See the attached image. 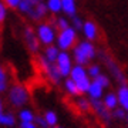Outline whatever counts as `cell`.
<instances>
[{"instance_id": "1", "label": "cell", "mask_w": 128, "mask_h": 128, "mask_svg": "<svg viewBox=\"0 0 128 128\" xmlns=\"http://www.w3.org/2000/svg\"><path fill=\"white\" fill-rule=\"evenodd\" d=\"M97 56V50L91 41H80L77 46L73 48V58L76 64L78 66H86L90 63V60H92Z\"/></svg>"}, {"instance_id": "2", "label": "cell", "mask_w": 128, "mask_h": 128, "mask_svg": "<svg viewBox=\"0 0 128 128\" xmlns=\"http://www.w3.org/2000/svg\"><path fill=\"white\" fill-rule=\"evenodd\" d=\"M37 61H38V67H40L41 71L44 73V76H46L53 84H60V81H61V74H60V71H58L57 64L50 63L44 56H40V57L37 58Z\"/></svg>"}, {"instance_id": "3", "label": "cell", "mask_w": 128, "mask_h": 128, "mask_svg": "<svg viewBox=\"0 0 128 128\" xmlns=\"http://www.w3.org/2000/svg\"><path fill=\"white\" fill-rule=\"evenodd\" d=\"M98 56H100L101 61L107 66V68H108V71H110V74L112 76V77L117 80V81L120 82V86H124V84H127V80H125V76H124L122 70L120 68V66L117 63H115L114 60L111 58L110 56L107 54L105 51H98Z\"/></svg>"}, {"instance_id": "4", "label": "cell", "mask_w": 128, "mask_h": 128, "mask_svg": "<svg viewBox=\"0 0 128 128\" xmlns=\"http://www.w3.org/2000/svg\"><path fill=\"white\" fill-rule=\"evenodd\" d=\"M77 40V30H74L73 27H68L58 33L57 36V47L61 51H67L70 48H74Z\"/></svg>"}, {"instance_id": "5", "label": "cell", "mask_w": 128, "mask_h": 128, "mask_svg": "<svg viewBox=\"0 0 128 128\" xmlns=\"http://www.w3.org/2000/svg\"><path fill=\"white\" fill-rule=\"evenodd\" d=\"M9 100L14 107H23L28 101V92L26 87L22 84H13L9 91Z\"/></svg>"}, {"instance_id": "6", "label": "cell", "mask_w": 128, "mask_h": 128, "mask_svg": "<svg viewBox=\"0 0 128 128\" xmlns=\"http://www.w3.org/2000/svg\"><path fill=\"white\" fill-rule=\"evenodd\" d=\"M37 37H38L40 43L46 44V46H53V41L57 40L56 27L50 23H41L37 27Z\"/></svg>"}, {"instance_id": "7", "label": "cell", "mask_w": 128, "mask_h": 128, "mask_svg": "<svg viewBox=\"0 0 128 128\" xmlns=\"http://www.w3.org/2000/svg\"><path fill=\"white\" fill-rule=\"evenodd\" d=\"M57 67H58V71L61 74V77H70L71 74V70H73V58L70 57V54L67 51H60V56L57 61Z\"/></svg>"}, {"instance_id": "8", "label": "cell", "mask_w": 128, "mask_h": 128, "mask_svg": "<svg viewBox=\"0 0 128 128\" xmlns=\"http://www.w3.org/2000/svg\"><path fill=\"white\" fill-rule=\"evenodd\" d=\"M91 101V110L98 115V118L105 124H110L112 121V114L111 111L105 107L102 100H90Z\"/></svg>"}, {"instance_id": "9", "label": "cell", "mask_w": 128, "mask_h": 128, "mask_svg": "<svg viewBox=\"0 0 128 128\" xmlns=\"http://www.w3.org/2000/svg\"><path fill=\"white\" fill-rule=\"evenodd\" d=\"M24 41H26V46L32 53H37L38 47H40V40L37 34L34 33L32 27H26L24 28Z\"/></svg>"}, {"instance_id": "10", "label": "cell", "mask_w": 128, "mask_h": 128, "mask_svg": "<svg viewBox=\"0 0 128 128\" xmlns=\"http://www.w3.org/2000/svg\"><path fill=\"white\" fill-rule=\"evenodd\" d=\"M47 12H48L47 4L44 3V2H41V3H38V4H37L36 7L32 10V12H30L28 17L32 18V20H34V22H38V20H41V18L46 16Z\"/></svg>"}, {"instance_id": "11", "label": "cell", "mask_w": 128, "mask_h": 128, "mask_svg": "<svg viewBox=\"0 0 128 128\" xmlns=\"http://www.w3.org/2000/svg\"><path fill=\"white\" fill-rule=\"evenodd\" d=\"M70 78H71L74 82H78V81H82V80L90 78V77H88V73H87V70L84 68V66H78V64H76V66L73 67V70H71Z\"/></svg>"}, {"instance_id": "12", "label": "cell", "mask_w": 128, "mask_h": 128, "mask_svg": "<svg viewBox=\"0 0 128 128\" xmlns=\"http://www.w3.org/2000/svg\"><path fill=\"white\" fill-rule=\"evenodd\" d=\"M82 33L88 41H92L97 38V34H98V28L92 22H84V26H82Z\"/></svg>"}, {"instance_id": "13", "label": "cell", "mask_w": 128, "mask_h": 128, "mask_svg": "<svg viewBox=\"0 0 128 128\" xmlns=\"http://www.w3.org/2000/svg\"><path fill=\"white\" fill-rule=\"evenodd\" d=\"M87 94H88V97H90V100H102V96H104V88L101 87L98 82H96L94 80H92Z\"/></svg>"}, {"instance_id": "14", "label": "cell", "mask_w": 128, "mask_h": 128, "mask_svg": "<svg viewBox=\"0 0 128 128\" xmlns=\"http://www.w3.org/2000/svg\"><path fill=\"white\" fill-rule=\"evenodd\" d=\"M117 97H118L120 107L128 112V86L127 84L120 86L118 91H117Z\"/></svg>"}, {"instance_id": "15", "label": "cell", "mask_w": 128, "mask_h": 128, "mask_svg": "<svg viewBox=\"0 0 128 128\" xmlns=\"http://www.w3.org/2000/svg\"><path fill=\"white\" fill-rule=\"evenodd\" d=\"M102 101H104L105 107L108 108L110 111H114L115 108H118V97H117V94H114V92H108V94H105L104 98H102Z\"/></svg>"}, {"instance_id": "16", "label": "cell", "mask_w": 128, "mask_h": 128, "mask_svg": "<svg viewBox=\"0 0 128 128\" xmlns=\"http://www.w3.org/2000/svg\"><path fill=\"white\" fill-rule=\"evenodd\" d=\"M61 3H63L64 14H67L70 17L76 16V12H77V3H76V0H61Z\"/></svg>"}, {"instance_id": "17", "label": "cell", "mask_w": 128, "mask_h": 128, "mask_svg": "<svg viewBox=\"0 0 128 128\" xmlns=\"http://www.w3.org/2000/svg\"><path fill=\"white\" fill-rule=\"evenodd\" d=\"M60 56V48L56 46H47L44 50V57H46L50 63H56Z\"/></svg>"}, {"instance_id": "18", "label": "cell", "mask_w": 128, "mask_h": 128, "mask_svg": "<svg viewBox=\"0 0 128 128\" xmlns=\"http://www.w3.org/2000/svg\"><path fill=\"white\" fill-rule=\"evenodd\" d=\"M47 9L48 12L53 14H57L60 12H63V3H61V0H47Z\"/></svg>"}, {"instance_id": "19", "label": "cell", "mask_w": 128, "mask_h": 128, "mask_svg": "<svg viewBox=\"0 0 128 128\" xmlns=\"http://www.w3.org/2000/svg\"><path fill=\"white\" fill-rule=\"evenodd\" d=\"M77 108L81 112H88V111L91 110V101H90V98L78 97L77 98Z\"/></svg>"}, {"instance_id": "20", "label": "cell", "mask_w": 128, "mask_h": 128, "mask_svg": "<svg viewBox=\"0 0 128 128\" xmlns=\"http://www.w3.org/2000/svg\"><path fill=\"white\" fill-rule=\"evenodd\" d=\"M64 87H66V91L68 92L70 96H80V91H78V87L77 84L71 80V78H67L66 82H64Z\"/></svg>"}, {"instance_id": "21", "label": "cell", "mask_w": 128, "mask_h": 128, "mask_svg": "<svg viewBox=\"0 0 128 128\" xmlns=\"http://www.w3.org/2000/svg\"><path fill=\"white\" fill-rule=\"evenodd\" d=\"M53 26L56 27V30H60V32H63V30H66V28L71 27V26H70V22L66 17H57Z\"/></svg>"}, {"instance_id": "22", "label": "cell", "mask_w": 128, "mask_h": 128, "mask_svg": "<svg viewBox=\"0 0 128 128\" xmlns=\"http://www.w3.org/2000/svg\"><path fill=\"white\" fill-rule=\"evenodd\" d=\"M18 117H20V120H22V122H33L34 118H36L30 110H22L20 114H18Z\"/></svg>"}, {"instance_id": "23", "label": "cell", "mask_w": 128, "mask_h": 128, "mask_svg": "<svg viewBox=\"0 0 128 128\" xmlns=\"http://www.w3.org/2000/svg\"><path fill=\"white\" fill-rule=\"evenodd\" d=\"M87 73H88V77L90 78L96 80V78L101 74V67L98 66V64H91V66L87 68Z\"/></svg>"}, {"instance_id": "24", "label": "cell", "mask_w": 128, "mask_h": 128, "mask_svg": "<svg viewBox=\"0 0 128 128\" xmlns=\"http://www.w3.org/2000/svg\"><path fill=\"white\" fill-rule=\"evenodd\" d=\"M43 117L46 118L48 127H56V125H57V114H56L54 111H47Z\"/></svg>"}, {"instance_id": "25", "label": "cell", "mask_w": 128, "mask_h": 128, "mask_svg": "<svg viewBox=\"0 0 128 128\" xmlns=\"http://www.w3.org/2000/svg\"><path fill=\"white\" fill-rule=\"evenodd\" d=\"M0 124L12 127V125H14V117L12 114H3V112H0Z\"/></svg>"}, {"instance_id": "26", "label": "cell", "mask_w": 128, "mask_h": 128, "mask_svg": "<svg viewBox=\"0 0 128 128\" xmlns=\"http://www.w3.org/2000/svg\"><path fill=\"white\" fill-rule=\"evenodd\" d=\"M111 114H112V118L118 120V121H122V120H127V111L122 110L121 107H118V108H115L114 111H111Z\"/></svg>"}, {"instance_id": "27", "label": "cell", "mask_w": 128, "mask_h": 128, "mask_svg": "<svg viewBox=\"0 0 128 128\" xmlns=\"http://www.w3.org/2000/svg\"><path fill=\"white\" fill-rule=\"evenodd\" d=\"M6 87H7V74L3 67H0V92L4 91Z\"/></svg>"}, {"instance_id": "28", "label": "cell", "mask_w": 128, "mask_h": 128, "mask_svg": "<svg viewBox=\"0 0 128 128\" xmlns=\"http://www.w3.org/2000/svg\"><path fill=\"white\" fill-rule=\"evenodd\" d=\"M82 26H84V22L78 17L77 14L71 17V27H73L74 30H82Z\"/></svg>"}, {"instance_id": "29", "label": "cell", "mask_w": 128, "mask_h": 128, "mask_svg": "<svg viewBox=\"0 0 128 128\" xmlns=\"http://www.w3.org/2000/svg\"><path fill=\"white\" fill-rule=\"evenodd\" d=\"M94 81L98 82L102 88H107L108 86H110V78H108V76H105V74H100Z\"/></svg>"}, {"instance_id": "30", "label": "cell", "mask_w": 128, "mask_h": 128, "mask_svg": "<svg viewBox=\"0 0 128 128\" xmlns=\"http://www.w3.org/2000/svg\"><path fill=\"white\" fill-rule=\"evenodd\" d=\"M34 121H36V125L40 128H50L48 127V124H47L46 118L44 117H41V115H37L36 118H34Z\"/></svg>"}, {"instance_id": "31", "label": "cell", "mask_w": 128, "mask_h": 128, "mask_svg": "<svg viewBox=\"0 0 128 128\" xmlns=\"http://www.w3.org/2000/svg\"><path fill=\"white\" fill-rule=\"evenodd\" d=\"M20 3H22V0H4V4L9 6V7H12V9L18 7V6H20Z\"/></svg>"}, {"instance_id": "32", "label": "cell", "mask_w": 128, "mask_h": 128, "mask_svg": "<svg viewBox=\"0 0 128 128\" xmlns=\"http://www.w3.org/2000/svg\"><path fill=\"white\" fill-rule=\"evenodd\" d=\"M4 18H6V4L0 2V23H3Z\"/></svg>"}, {"instance_id": "33", "label": "cell", "mask_w": 128, "mask_h": 128, "mask_svg": "<svg viewBox=\"0 0 128 128\" xmlns=\"http://www.w3.org/2000/svg\"><path fill=\"white\" fill-rule=\"evenodd\" d=\"M20 128H38L34 122H22Z\"/></svg>"}, {"instance_id": "34", "label": "cell", "mask_w": 128, "mask_h": 128, "mask_svg": "<svg viewBox=\"0 0 128 128\" xmlns=\"http://www.w3.org/2000/svg\"><path fill=\"white\" fill-rule=\"evenodd\" d=\"M0 112H2V101H0Z\"/></svg>"}, {"instance_id": "35", "label": "cell", "mask_w": 128, "mask_h": 128, "mask_svg": "<svg viewBox=\"0 0 128 128\" xmlns=\"http://www.w3.org/2000/svg\"><path fill=\"white\" fill-rule=\"evenodd\" d=\"M50 128H61V127H57V125H56V127H50Z\"/></svg>"}, {"instance_id": "36", "label": "cell", "mask_w": 128, "mask_h": 128, "mask_svg": "<svg viewBox=\"0 0 128 128\" xmlns=\"http://www.w3.org/2000/svg\"><path fill=\"white\" fill-rule=\"evenodd\" d=\"M127 121H128V114H127Z\"/></svg>"}]
</instances>
